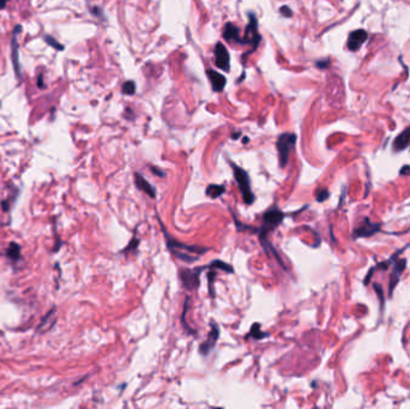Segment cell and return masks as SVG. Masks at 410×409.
<instances>
[{"instance_id": "obj_13", "label": "cell", "mask_w": 410, "mask_h": 409, "mask_svg": "<svg viewBox=\"0 0 410 409\" xmlns=\"http://www.w3.org/2000/svg\"><path fill=\"white\" fill-rule=\"evenodd\" d=\"M206 73H208V77L211 82L212 89H214L215 91H222L223 89H225V85L227 83L225 76L221 75V73H218L217 71H215V70H211V69L206 70Z\"/></svg>"}, {"instance_id": "obj_12", "label": "cell", "mask_w": 410, "mask_h": 409, "mask_svg": "<svg viewBox=\"0 0 410 409\" xmlns=\"http://www.w3.org/2000/svg\"><path fill=\"white\" fill-rule=\"evenodd\" d=\"M223 37H225V40L228 41V42H233V41H234V42L245 45L244 40H241L240 30H239L238 26H235L233 23H227L225 25V29H223Z\"/></svg>"}, {"instance_id": "obj_1", "label": "cell", "mask_w": 410, "mask_h": 409, "mask_svg": "<svg viewBox=\"0 0 410 409\" xmlns=\"http://www.w3.org/2000/svg\"><path fill=\"white\" fill-rule=\"evenodd\" d=\"M157 220L158 222H160L161 231L162 233H163L164 240H166L168 251H169L176 260L187 264H192L196 261H198L203 255L206 254L208 251H210V249H208V247L199 245H187V244H184L181 243V241L174 239L172 235L168 233V231L166 227H164L163 223H162L158 215Z\"/></svg>"}, {"instance_id": "obj_25", "label": "cell", "mask_w": 410, "mask_h": 409, "mask_svg": "<svg viewBox=\"0 0 410 409\" xmlns=\"http://www.w3.org/2000/svg\"><path fill=\"white\" fill-rule=\"evenodd\" d=\"M279 12H281L284 17H291V14H293L291 10L288 6H282L281 8H279Z\"/></svg>"}, {"instance_id": "obj_6", "label": "cell", "mask_w": 410, "mask_h": 409, "mask_svg": "<svg viewBox=\"0 0 410 409\" xmlns=\"http://www.w3.org/2000/svg\"><path fill=\"white\" fill-rule=\"evenodd\" d=\"M250 23L247 25L246 31H245L244 42L245 45H252L253 51H256L257 47L261 43L262 36L258 33V22H257L256 16L253 13H250Z\"/></svg>"}, {"instance_id": "obj_19", "label": "cell", "mask_w": 410, "mask_h": 409, "mask_svg": "<svg viewBox=\"0 0 410 409\" xmlns=\"http://www.w3.org/2000/svg\"><path fill=\"white\" fill-rule=\"evenodd\" d=\"M7 257H10L11 260L17 261L19 258V246L16 245V244H11V246L8 247L7 250Z\"/></svg>"}, {"instance_id": "obj_20", "label": "cell", "mask_w": 410, "mask_h": 409, "mask_svg": "<svg viewBox=\"0 0 410 409\" xmlns=\"http://www.w3.org/2000/svg\"><path fill=\"white\" fill-rule=\"evenodd\" d=\"M43 40L46 41L47 43H48L49 46L53 47L54 49H58V51H63L64 49V46L61 45V43H59L57 40L54 39V37L49 36V35H45V37H43Z\"/></svg>"}, {"instance_id": "obj_10", "label": "cell", "mask_w": 410, "mask_h": 409, "mask_svg": "<svg viewBox=\"0 0 410 409\" xmlns=\"http://www.w3.org/2000/svg\"><path fill=\"white\" fill-rule=\"evenodd\" d=\"M368 39V33L364 29H359V30L353 31L348 37V48L350 51L355 52L361 47Z\"/></svg>"}, {"instance_id": "obj_3", "label": "cell", "mask_w": 410, "mask_h": 409, "mask_svg": "<svg viewBox=\"0 0 410 409\" xmlns=\"http://www.w3.org/2000/svg\"><path fill=\"white\" fill-rule=\"evenodd\" d=\"M231 166L233 168V173H234V178L235 181H237L239 188L241 191V195H243V201L246 205L253 204V202L256 201V196L253 193L252 188H251V179L247 172L245 169L239 167L238 164L231 162Z\"/></svg>"}, {"instance_id": "obj_24", "label": "cell", "mask_w": 410, "mask_h": 409, "mask_svg": "<svg viewBox=\"0 0 410 409\" xmlns=\"http://www.w3.org/2000/svg\"><path fill=\"white\" fill-rule=\"evenodd\" d=\"M150 168H151V172L154 173L155 175H158V176H160V178H164V176H166V173H164L163 170H161L160 168H157V167L150 166Z\"/></svg>"}, {"instance_id": "obj_9", "label": "cell", "mask_w": 410, "mask_h": 409, "mask_svg": "<svg viewBox=\"0 0 410 409\" xmlns=\"http://www.w3.org/2000/svg\"><path fill=\"white\" fill-rule=\"evenodd\" d=\"M215 64H216L218 69L229 71L231 57H229V53L227 51L225 45L221 42H217L216 46H215Z\"/></svg>"}, {"instance_id": "obj_8", "label": "cell", "mask_w": 410, "mask_h": 409, "mask_svg": "<svg viewBox=\"0 0 410 409\" xmlns=\"http://www.w3.org/2000/svg\"><path fill=\"white\" fill-rule=\"evenodd\" d=\"M218 337H220V329H218V325L215 322H211L210 331L208 332V336H206L204 342L200 344V347H199L200 354L202 355L210 354V353L214 351L215 346H216Z\"/></svg>"}, {"instance_id": "obj_30", "label": "cell", "mask_w": 410, "mask_h": 409, "mask_svg": "<svg viewBox=\"0 0 410 409\" xmlns=\"http://www.w3.org/2000/svg\"><path fill=\"white\" fill-rule=\"evenodd\" d=\"M239 136H240V132H239V134H233V135H232V138H234V139H237V138H239Z\"/></svg>"}, {"instance_id": "obj_21", "label": "cell", "mask_w": 410, "mask_h": 409, "mask_svg": "<svg viewBox=\"0 0 410 409\" xmlns=\"http://www.w3.org/2000/svg\"><path fill=\"white\" fill-rule=\"evenodd\" d=\"M123 93L128 94V95H134L136 93V84L134 81L125 82L123 85Z\"/></svg>"}, {"instance_id": "obj_26", "label": "cell", "mask_w": 410, "mask_h": 409, "mask_svg": "<svg viewBox=\"0 0 410 409\" xmlns=\"http://www.w3.org/2000/svg\"><path fill=\"white\" fill-rule=\"evenodd\" d=\"M329 64H330V61L327 60H323V61H318L317 63V66L319 67V69H326L327 66H329Z\"/></svg>"}, {"instance_id": "obj_23", "label": "cell", "mask_w": 410, "mask_h": 409, "mask_svg": "<svg viewBox=\"0 0 410 409\" xmlns=\"http://www.w3.org/2000/svg\"><path fill=\"white\" fill-rule=\"evenodd\" d=\"M138 245H139V240L137 239V238H132V240H131V243L129 244L128 245V247H126L125 250H124V252H131L132 250H134V251H136V250L138 249Z\"/></svg>"}, {"instance_id": "obj_28", "label": "cell", "mask_w": 410, "mask_h": 409, "mask_svg": "<svg viewBox=\"0 0 410 409\" xmlns=\"http://www.w3.org/2000/svg\"><path fill=\"white\" fill-rule=\"evenodd\" d=\"M8 0H0V10H4L5 7H6Z\"/></svg>"}, {"instance_id": "obj_17", "label": "cell", "mask_w": 410, "mask_h": 409, "mask_svg": "<svg viewBox=\"0 0 410 409\" xmlns=\"http://www.w3.org/2000/svg\"><path fill=\"white\" fill-rule=\"evenodd\" d=\"M269 332H264V331H262L261 330V324H259V323H256V324H253L252 326H251V330H250V332L249 334L246 335V340L247 338H250V337H252L253 340H263V338H265V337H268L269 336Z\"/></svg>"}, {"instance_id": "obj_18", "label": "cell", "mask_w": 410, "mask_h": 409, "mask_svg": "<svg viewBox=\"0 0 410 409\" xmlns=\"http://www.w3.org/2000/svg\"><path fill=\"white\" fill-rule=\"evenodd\" d=\"M188 306H190V296H186L185 304H184V311H182V316H181V323H182V325H184V328L186 329V331H188V334L194 335L197 331L194 330V329H191L190 326L187 325V323L185 322V316H186V312H187L188 310Z\"/></svg>"}, {"instance_id": "obj_29", "label": "cell", "mask_w": 410, "mask_h": 409, "mask_svg": "<svg viewBox=\"0 0 410 409\" xmlns=\"http://www.w3.org/2000/svg\"><path fill=\"white\" fill-rule=\"evenodd\" d=\"M39 87L41 88V89H43V88H45V83H43V81H42V73H41L40 75V77H39Z\"/></svg>"}, {"instance_id": "obj_16", "label": "cell", "mask_w": 410, "mask_h": 409, "mask_svg": "<svg viewBox=\"0 0 410 409\" xmlns=\"http://www.w3.org/2000/svg\"><path fill=\"white\" fill-rule=\"evenodd\" d=\"M225 192H226L225 185L211 184V185H209V186L206 187V190H205V195L208 197H210V198H212V199L218 198V197L222 196Z\"/></svg>"}, {"instance_id": "obj_2", "label": "cell", "mask_w": 410, "mask_h": 409, "mask_svg": "<svg viewBox=\"0 0 410 409\" xmlns=\"http://www.w3.org/2000/svg\"><path fill=\"white\" fill-rule=\"evenodd\" d=\"M284 217L285 214L282 213L279 209H277L276 207H271V209H269V210L263 215V225H262V227L257 228L256 233L258 234L259 240L268 238V234H269L270 232L275 231V229L283 222Z\"/></svg>"}, {"instance_id": "obj_31", "label": "cell", "mask_w": 410, "mask_h": 409, "mask_svg": "<svg viewBox=\"0 0 410 409\" xmlns=\"http://www.w3.org/2000/svg\"><path fill=\"white\" fill-rule=\"evenodd\" d=\"M249 140H250L249 138H247V137H245L244 139H243V142H244V143H249Z\"/></svg>"}, {"instance_id": "obj_5", "label": "cell", "mask_w": 410, "mask_h": 409, "mask_svg": "<svg viewBox=\"0 0 410 409\" xmlns=\"http://www.w3.org/2000/svg\"><path fill=\"white\" fill-rule=\"evenodd\" d=\"M296 143V136L294 134H282L277 139L276 148L278 151L279 167L284 168L289 161V155Z\"/></svg>"}, {"instance_id": "obj_11", "label": "cell", "mask_w": 410, "mask_h": 409, "mask_svg": "<svg viewBox=\"0 0 410 409\" xmlns=\"http://www.w3.org/2000/svg\"><path fill=\"white\" fill-rule=\"evenodd\" d=\"M135 185L138 190L145 193L150 198H156V196H157L155 187L146 179H144V176L139 173H135Z\"/></svg>"}, {"instance_id": "obj_15", "label": "cell", "mask_w": 410, "mask_h": 409, "mask_svg": "<svg viewBox=\"0 0 410 409\" xmlns=\"http://www.w3.org/2000/svg\"><path fill=\"white\" fill-rule=\"evenodd\" d=\"M408 146H410V128L404 130L394 142V149L396 151H401Z\"/></svg>"}, {"instance_id": "obj_14", "label": "cell", "mask_w": 410, "mask_h": 409, "mask_svg": "<svg viewBox=\"0 0 410 409\" xmlns=\"http://www.w3.org/2000/svg\"><path fill=\"white\" fill-rule=\"evenodd\" d=\"M380 229V225H374L371 223L370 220L366 219L365 223L354 232V238H361V237H371L372 234L377 233Z\"/></svg>"}, {"instance_id": "obj_7", "label": "cell", "mask_w": 410, "mask_h": 409, "mask_svg": "<svg viewBox=\"0 0 410 409\" xmlns=\"http://www.w3.org/2000/svg\"><path fill=\"white\" fill-rule=\"evenodd\" d=\"M22 30V26L16 25L14 26V30L12 33V40H11V61H12L13 70L14 73H16L17 79H22V67H20L19 64V45H18V39H17V35L20 33Z\"/></svg>"}, {"instance_id": "obj_4", "label": "cell", "mask_w": 410, "mask_h": 409, "mask_svg": "<svg viewBox=\"0 0 410 409\" xmlns=\"http://www.w3.org/2000/svg\"><path fill=\"white\" fill-rule=\"evenodd\" d=\"M208 266L204 267H198V268H192V269H188V268H181L179 270V278L181 281L182 286H184L188 292H196L199 288L200 284V275H202L203 270L208 269Z\"/></svg>"}, {"instance_id": "obj_22", "label": "cell", "mask_w": 410, "mask_h": 409, "mask_svg": "<svg viewBox=\"0 0 410 409\" xmlns=\"http://www.w3.org/2000/svg\"><path fill=\"white\" fill-rule=\"evenodd\" d=\"M330 192L326 190V188H323V190H319L317 192V201L318 202H324L329 198Z\"/></svg>"}, {"instance_id": "obj_27", "label": "cell", "mask_w": 410, "mask_h": 409, "mask_svg": "<svg viewBox=\"0 0 410 409\" xmlns=\"http://www.w3.org/2000/svg\"><path fill=\"white\" fill-rule=\"evenodd\" d=\"M401 174H403V175L410 174V166H404L403 168L401 169Z\"/></svg>"}]
</instances>
